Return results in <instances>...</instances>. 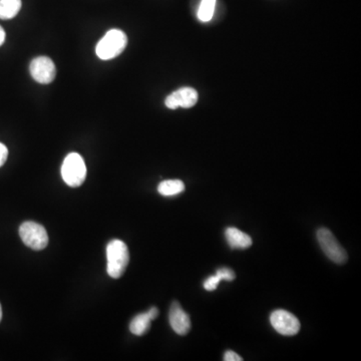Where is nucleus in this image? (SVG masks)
<instances>
[{
	"label": "nucleus",
	"mask_w": 361,
	"mask_h": 361,
	"mask_svg": "<svg viewBox=\"0 0 361 361\" xmlns=\"http://www.w3.org/2000/svg\"><path fill=\"white\" fill-rule=\"evenodd\" d=\"M271 325L281 336H293L300 330V322L292 313L277 309L271 313Z\"/></svg>",
	"instance_id": "423d86ee"
},
{
	"label": "nucleus",
	"mask_w": 361,
	"mask_h": 361,
	"mask_svg": "<svg viewBox=\"0 0 361 361\" xmlns=\"http://www.w3.org/2000/svg\"><path fill=\"white\" fill-rule=\"evenodd\" d=\"M21 0H0V19H12L19 14Z\"/></svg>",
	"instance_id": "ddd939ff"
},
{
	"label": "nucleus",
	"mask_w": 361,
	"mask_h": 361,
	"mask_svg": "<svg viewBox=\"0 0 361 361\" xmlns=\"http://www.w3.org/2000/svg\"><path fill=\"white\" fill-rule=\"evenodd\" d=\"M185 191V184L181 180H166L157 186V192L165 197H173Z\"/></svg>",
	"instance_id": "f8f14e48"
},
{
	"label": "nucleus",
	"mask_w": 361,
	"mask_h": 361,
	"mask_svg": "<svg viewBox=\"0 0 361 361\" xmlns=\"http://www.w3.org/2000/svg\"><path fill=\"white\" fill-rule=\"evenodd\" d=\"M8 157V150L3 144L0 143V167L4 165Z\"/></svg>",
	"instance_id": "a211bd4d"
},
{
	"label": "nucleus",
	"mask_w": 361,
	"mask_h": 361,
	"mask_svg": "<svg viewBox=\"0 0 361 361\" xmlns=\"http://www.w3.org/2000/svg\"><path fill=\"white\" fill-rule=\"evenodd\" d=\"M225 237L232 249H247L252 245L253 241L248 234L244 233L235 227H229L225 231Z\"/></svg>",
	"instance_id": "9d476101"
},
{
	"label": "nucleus",
	"mask_w": 361,
	"mask_h": 361,
	"mask_svg": "<svg viewBox=\"0 0 361 361\" xmlns=\"http://www.w3.org/2000/svg\"><path fill=\"white\" fill-rule=\"evenodd\" d=\"M221 281H222V280L220 279V277H219L218 275L215 274L213 275V276H210L204 282V288L207 291L216 290Z\"/></svg>",
	"instance_id": "dca6fc26"
},
{
	"label": "nucleus",
	"mask_w": 361,
	"mask_h": 361,
	"mask_svg": "<svg viewBox=\"0 0 361 361\" xmlns=\"http://www.w3.org/2000/svg\"><path fill=\"white\" fill-rule=\"evenodd\" d=\"M224 360L225 361H242L243 358H241L239 354L236 353V352L232 351V350H227L224 354Z\"/></svg>",
	"instance_id": "f3484780"
},
{
	"label": "nucleus",
	"mask_w": 361,
	"mask_h": 361,
	"mask_svg": "<svg viewBox=\"0 0 361 361\" xmlns=\"http://www.w3.org/2000/svg\"><path fill=\"white\" fill-rule=\"evenodd\" d=\"M2 320V307L1 304H0V322H1Z\"/></svg>",
	"instance_id": "412c9836"
},
{
	"label": "nucleus",
	"mask_w": 361,
	"mask_h": 361,
	"mask_svg": "<svg viewBox=\"0 0 361 361\" xmlns=\"http://www.w3.org/2000/svg\"><path fill=\"white\" fill-rule=\"evenodd\" d=\"M317 240L325 255L336 264H344L347 261V253L336 240V236L327 228L317 231Z\"/></svg>",
	"instance_id": "20e7f679"
},
{
	"label": "nucleus",
	"mask_w": 361,
	"mask_h": 361,
	"mask_svg": "<svg viewBox=\"0 0 361 361\" xmlns=\"http://www.w3.org/2000/svg\"><path fill=\"white\" fill-rule=\"evenodd\" d=\"M30 72L32 78L39 84L48 85L56 76V65L47 56H39L30 63Z\"/></svg>",
	"instance_id": "0eeeda50"
},
{
	"label": "nucleus",
	"mask_w": 361,
	"mask_h": 361,
	"mask_svg": "<svg viewBox=\"0 0 361 361\" xmlns=\"http://www.w3.org/2000/svg\"><path fill=\"white\" fill-rule=\"evenodd\" d=\"M198 93L192 87H182L167 96L166 107L170 109L178 108L190 109L198 102Z\"/></svg>",
	"instance_id": "6e6552de"
},
{
	"label": "nucleus",
	"mask_w": 361,
	"mask_h": 361,
	"mask_svg": "<svg viewBox=\"0 0 361 361\" xmlns=\"http://www.w3.org/2000/svg\"><path fill=\"white\" fill-rule=\"evenodd\" d=\"M168 321L172 329L179 336H186L191 329V319L189 315L184 311L179 302L174 301L171 305Z\"/></svg>",
	"instance_id": "1a4fd4ad"
},
{
	"label": "nucleus",
	"mask_w": 361,
	"mask_h": 361,
	"mask_svg": "<svg viewBox=\"0 0 361 361\" xmlns=\"http://www.w3.org/2000/svg\"><path fill=\"white\" fill-rule=\"evenodd\" d=\"M216 0H201L198 10L199 21L208 23L211 21L215 12Z\"/></svg>",
	"instance_id": "4468645a"
},
{
	"label": "nucleus",
	"mask_w": 361,
	"mask_h": 361,
	"mask_svg": "<svg viewBox=\"0 0 361 361\" xmlns=\"http://www.w3.org/2000/svg\"><path fill=\"white\" fill-rule=\"evenodd\" d=\"M149 317H150L151 320H155L157 318V315H159V309L157 307H152L148 312Z\"/></svg>",
	"instance_id": "6ab92c4d"
},
{
	"label": "nucleus",
	"mask_w": 361,
	"mask_h": 361,
	"mask_svg": "<svg viewBox=\"0 0 361 361\" xmlns=\"http://www.w3.org/2000/svg\"><path fill=\"white\" fill-rule=\"evenodd\" d=\"M19 235L26 246L32 250H43L48 244L47 230L41 224L32 221H28L21 224L19 228Z\"/></svg>",
	"instance_id": "39448f33"
},
{
	"label": "nucleus",
	"mask_w": 361,
	"mask_h": 361,
	"mask_svg": "<svg viewBox=\"0 0 361 361\" xmlns=\"http://www.w3.org/2000/svg\"><path fill=\"white\" fill-rule=\"evenodd\" d=\"M216 275L220 277L221 280H226V281H233L235 279L236 275L232 269L227 268V267H222L216 271Z\"/></svg>",
	"instance_id": "2eb2a0df"
},
{
	"label": "nucleus",
	"mask_w": 361,
	"mask_h": 361,
	"mask_svg": "<svg viewBox=\"0 0 361 361\" xmlns=\"http://www.w3.org/2000/svg\"><path fill=\"white\" fill-rule=\"evenodd\" d=\"M6 41V32H4L3 28L0 26V47Z\"/></svg>",
	"instance_id": "aec40b11"
},
{
	"label": "nucleus",
	"mask_w": 361,
	"mask_h": 361,
	"mask_svg": "<svg viewBox=\"0 0 361 361\" xmlns=\"http://www.w3.org/2000/svg\"><path fill=\"white\" fill-rule=\"evenodd\" d=\"M107 271L113 279L122 277L130 262V253L128 246L122 241H111L107 246Z\"/></svg>",
	"instance_id": "f257e3e1"
},
{
	"label": "nucleus",
	"mask_w": 361,
	"mask_h": 361,
	"mask_svg": "<svg viewBox=\"0 0 361 361\" xmlns=\"http://www.w3.org/2000/svg\"><path fill=\"white\" fill-rule=\"evenodd\" d=\"M151 322H152V320L149 317L148 313H141V314L133 317V320L131 321V332H132L133 336H144L150 329Z\"/></svg>",
	"instance_id": "9b49d317"
},
{
	"label": "nucleus",
	"mask_w": 361,
	"mask_h": 361,
	"mask_svg": "<svg viewBox=\"0 0 361 361\" xmlns=\"http://www.w3.org/2000/svg\"><path fill=\"white\" fill-rule=\"evenodd\" d=\"M128 45V37L120 30H111L96 45V52L102 61H109L119 56Z\"/></svg>",
	"instance_id": "f03ea898"
},
{
	"label": "nucleus",
	"mask_w": 361,
	"mask_h": 361,
	"mask_svg": "<svg viewBox=\"0 0 361 361\" xmlns=\"http://www.w3.org/2000/svg\"><path fill=\"white\" fill-rule=\"evenodd\" d=\"M61 176L69 187H80L87 177V167L84 159L76 153H71L65 157L61 166Z\"/></svg>",
	"instance_id": "7ed1b4c3"
}]
</instances>
